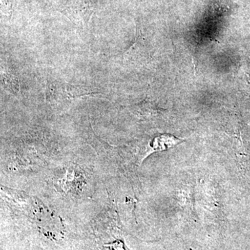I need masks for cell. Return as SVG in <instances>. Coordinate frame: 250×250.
<instances>
[{
	"instance_id": "obj_5",
	"label": "cell",
	"mask_w": 250,
	"mask_h": 250,
	"mask_svg": "<svg viewBox=\"0 0 250 250\" xmlns=\"http://www.w3.org/2000/svg\"><path fill=\"white\" fill-rule=\"evenodd\" d=\"M1 1H2L3 5H4V8H6L8 12L11 11L13 3H14V0H1Z\"/></svg>"
},
{
	"instance_id": "obj_1",
	"label": "cell",
	"mask_w": 250,
	"mask_h": 250,
	"mask_svg": "<svg viewBox=\"0 0 250 250\" xmlns=\"http://www.w3.org/2000/svg\"><path fill=\"white\" fill-rule=\"evenodd\" d=\"M96 88L83 85H72L58 80L49 81L47 83L46 95L52 103H64L77 98L101 95Z\"/></svg>"
},
{
	"instance_id": "obj_2",
	"label": "cell",
	"mask_w": 250,
	"mask_h": 250,
	"mask_svg": "<svg viewBox=\"0 0 250 250\" xmlns=\"http://www.w3.org/2000/svg\"><path fill=\"white\" fill-rule=\"evenodd\" d=\"M102 0H64L59 12L78 27L85 28Z\"/></svg>"
},
{
	"instance_id": "obj_3",
	"label": "cell",
	"mask_w": 250,
	"mask_h": 250,
	"mask_svg": "<svg viewBox=\"0 0 250 250\" xmlns=\"http://www.w3.org/2000/svg\"><path fill=\"white\" fill-rule=\"evenodd\" d=\"M1 82L3 88L6 91L18 98L21 96V80L18 72L14 67L10 66L9 63L3 62H1Z\"/></svg>"
},
{
	"instance_id": "obj_4",
	"label": "cell",
	"mask_w": 250,
	"mask_h": 250,
	"mask_svg": "<svg viewBox=\"0 0 250 250\" xmlns=\"http://www.w3.org/2000/svg\"><path fill=\"white\" fill-rule=\"evenodd\" d=\"M184 139H179V138L176 137L172 134L159 135V136L154 138L149 143L147 154H152L153 152L167 150V149L175 147L177 145L182 143Z\"/></svg>"
}]
</instances>
